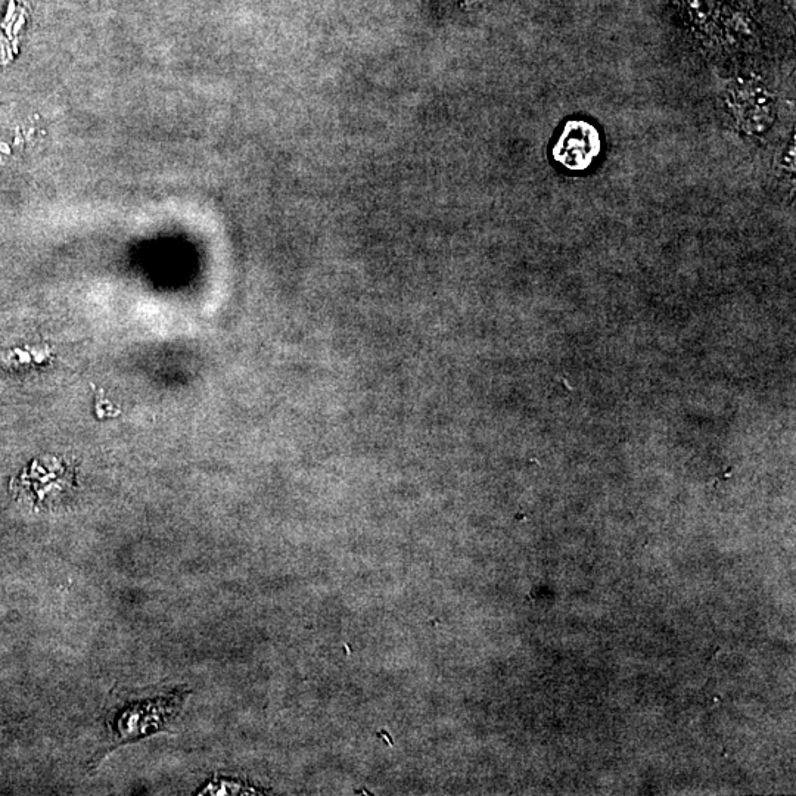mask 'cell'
<instances>
[{"instance_id":"obj_1","label":"cell","mask_w":796,"mask_h":796,"mask_svg":"<svg viewBox=\"0 0 796 796\" xmlns=\"http://www.w3.org/2000/svg\"><path fill=\"white\" fill-rule=\"evenodd\" d=\"M186 693H174L152 701L138 702L115 718L113 739L118 745L160 733L185 704Z\"/></svg>"},{"instance_id":"obj_2","label":"cell","mask_w":796,"mask_h":796,"mask_svg":"<svg viewBox=\"0 0 796 796\" xmlns=\"http://www.w3.org/2000/svg\"><path fill=\"white\" fill-rule=\"evenodd\" d=\"M602 142L599 132L586 121H569L553 148V157L569 171H583L592 166Z\"/></svg>"},{"instance_id":"obj_3","label":"cell","mask_w":796,"mask_h":796,"mask_svg":"<svg viewBox=\"0 0 796 796\" xmlns=\"http://www.w3.org/2000/svg\"><path fill=\"white\" fill-rule=\"evenodd\" d=\"M54 350L49 345H27L0 353V368L29 369L51 362Z\"/></svg>"},{"instance_id":"obj_4","label":"cell","mask_w":796,"mask_h":796,"mask_svg":"<svg viewBox=\"0 0 796 796\" xmlns=\"http://www.w3.org/2000/svg\"><path fill=\"white\" fill-rule=\"evenodd\" d=\"M687 14L692 15L696 21H701L704 18V2L702 0H680Z\"/></svg>"}]
</instances>
